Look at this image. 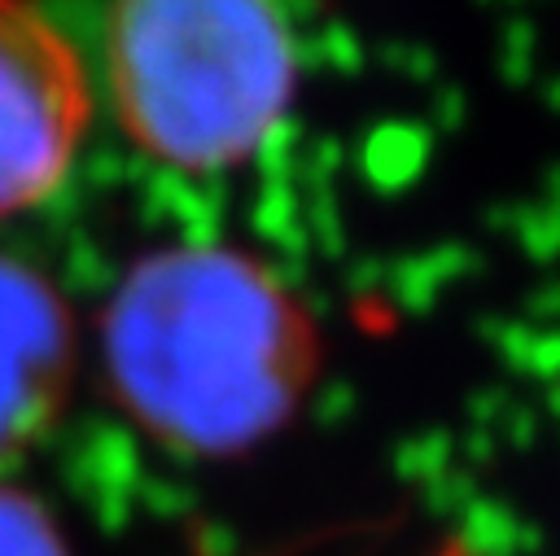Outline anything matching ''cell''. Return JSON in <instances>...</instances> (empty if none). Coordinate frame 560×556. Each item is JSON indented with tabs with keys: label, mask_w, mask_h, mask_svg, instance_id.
<instances>
[{
	"label": "cell",
	"mask_w": 560,
	"mask_h": 556,
	"mask_svg": "<svg viewBox=\"0 0 560 556\" xmlns=\"http://www.w3.org/2000/svg\"><path fill=\"white\" fill-rule=\"evenodd\" d=\"M74 324L61 293L0 258V460L35 442L70 390Z\"/></svg>",
	"instance_id": "4"
},
{
	"label": "cell",
	"mask_w": 560,
	"mask_h": 556,
	"mask_svg": "<svg viewBox=\"0 0 560 556\" xmlns=\"http://www.w3.org/2000/svg\"><path fill=\"white\" fill-rule=\"evenodd\" d=\"M92 114L79 53L35 9L0 0V219L44 201Z\"/></svg>",
	"instance_id": "3"
},
{
	"label": "cell",
	"mask_w": 560,
	"mask_h": 556,
	"mask_svg": "<svg viewBox=\"0 0 560 556\" xmlns=\"http://www.w3.org/2000/svg\"><path fill=\"white\" fill-rule=\"evenodd\" d=\"M0 556H70L39 499L0 482Z\"/></svg>",
	"instance_id": "5"
},
{
	"label": "cell",
	"mask_w": 560,
	"mask_h": 556,
	"mask_svg": "<svg viewBox=\"0 0 560 556\" xmlns=\"http://www.w3.org/2000/svg\"><path fill=\"white\" fill-rule=\"evenodd\" d=\"M109 83L140 149L184 171H219L280 123L293 39L267 4L136 0L109 18Z\"/></svg>",
	"instance_id": "2"
},
{
	"label": "cell",
	"mask_w": 560,
	"mask_h": 556,
	"mask_svg": "<svg viewBox=\"0 0 560 556\" xmlns=\"http://www.w3.org/2000/svg\"><path fill=\"white\" fill-rule=\"evenodd\" d=\"M438 556H472V552H468V547H464V543H446V547H442V552H438Z\"/></svg>",
	"instance_id": "6"
},
{
	"label": "cell",
	"mask_w": 560,
	"mask_h": 556,
	"mask_svg": "<svg viewBox=\"0 0 560 556\" xmlns=\"http://www.w3.org/2000/svg\"><path fill=\"white\" fill-rule=\"evenodd\" d=\"M101 341L122 412L184 455L258 447L319 368L306 306L228 245L144 254L114 289Z\"/></svg>",
	"instance_id": "1"
}]
</instances>
